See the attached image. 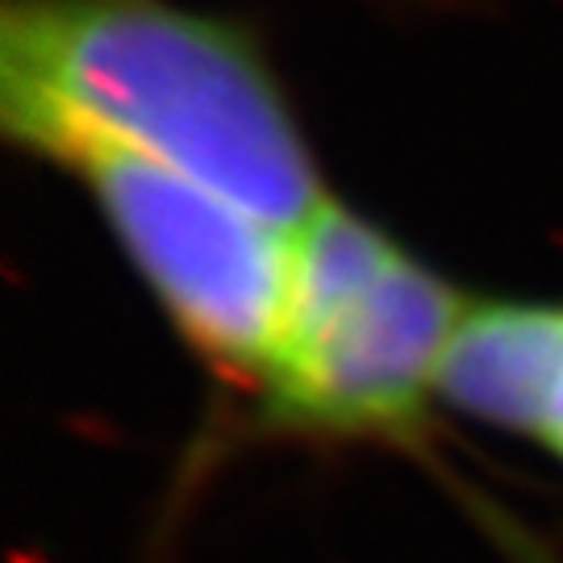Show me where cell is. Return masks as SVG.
Wrapping results in <instances>:
<instances>
[{
  "instance_id": "6da1fadb",
  "label": "cell",
  "mask_w": 563,
  "mask_h": 563,
  "mask_svg": "<svg viewBox=\"0 0 563 563\" xmlns=\"http://www.w3.org/2000/svg\"><path fill=\"white\" fill-rule=\"evenodd\" d=\"M0 113L38 155L63 139L113 142L284 234L325 205L260 51L234 25L159 0H9Z\"/></svg>"
},
{
  "instance_id": "277c9868",
  "label": "cell",
  "mask_w": 563,
  "mask_h": 563,
  "mask_svg": "<svg viewBox=\"0 0 563 563\" xmlns=\"http://www.w3.org/2000/svg\"><path fill=\"white\" fill-rule=\"evenodd\" d=\"M439 401L563 463V305L472 301L446 351Z\"/></svg>"
},
{
  "instance_id": "7a4b0ae2",
  "label": "cell",
  "mask_w": 563,
  "mask_h": 563,
  "mask_svg": "<svg viewBox=\"0 0 563 563\" xmlns=\"http://www.w3.org/2000/svg\"><path fill=\"white\" fill-rule=\"evenodd\" d=\"M472 301L330 201L292 230L280 339L260 413L309 439H409L439 401Z\"/></svg>"
},
{
  "instance_id": "3957f363",
  "label": "cell",
  "mask_w": 563,
  "mask_h": 563,
  "mask_svg": "<svg viewBox=\"0 0 563 563\" xmlns=\"http://www.w3.org/2000/svg\"><path fill=\"white\" fill-rule=\"evenodd\" d=\"M97 197L142 284L230 388L260 397L288 301L292 234L230 197L101 139L42 151Z\"/></svg>"
}]
</instances>
